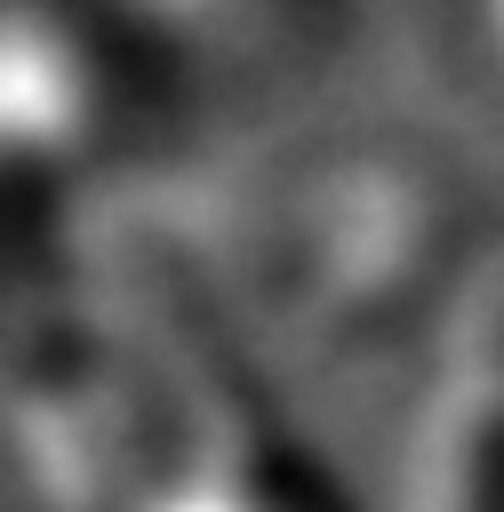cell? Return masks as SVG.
<instances>
[{
    "label": "cell",
    "mask_w": 504,
    "mask_h": 512,
    "mask_svg": "<svg viewBox=\"0 0 504 512\" xmlns=\"http://www.w3.org/2000/svg\"><path fill=\"white\" fill-rule=\"evenodd\" d=\"M424 512H504V376L472 368L424 440Z\"/></svg>",
    "instance_id": "obj_1"
},
{
    "label": "cell",
    "mask_w": 504,
    "mask_h": 512,
    "mask_svg": "<svg viewBox=\"0 0 504 512\" xmlns=\"http://www.w3.org/2000/svg\"><path fill=\"white\" fill-rule=\"evenodd\" d=\"M496 40H504V16H496Z\"/></svg>",
    "instance_id": "obj_2"
}]
</instances>
